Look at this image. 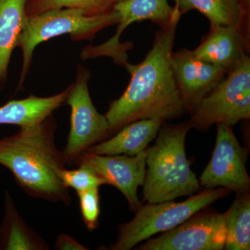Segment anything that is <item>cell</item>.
<instances>
[{
  "mask_svg": "<svg viewBox=\"0 0 250 250\" xmlns=\"http://www.w3.org/2000/svg\"><path fill=\"white\" fill-rule=\"evenodd\" d=\"M249 36L235 27L210 24L209 32L192 52L202 60L229 72L249 53Z\"/></svg>",
  "mask_w": 250,
  "mask_h": 250,
  "instance_id": "obj_13",
  "label": "cell"
},
{
  "mask_svg": "<svg viewBox=\"0 0 250 250\" xmlns=\"http://www.w3.org/2000/svg\"><path fill=\"white\" fill-rule=\"evenodd\" d=\"M56 250H86V248L81 244L80 242L69 235L62 233L57 237L56 241Z\"/></svg>",
  "mask_w": 250,
  "mask_h": 250,
  "instance_id": "obj_23",
  "label": "cell"
},
{
  "mask_svg": "<svg viewBox=\"0 0 250 250\" xmlns=\"http://www.w3.org/2000/svg\"><path fill=\"white\" fill-rule=\"evenodd\" d=\"M182 15L197 10L214 25L230 26L249 36L247 0H174Z\"/></svg>",
  "mask_w": 250,
  "mask_h": 250,
  "instance_id": "obj_16",
  "label": "cell"
},
{
  "mask_svg": "<svg viewBox=\"0 0 250 250\" xmlns=\"http://www.w3.org/2000/svg\"><path fill=\"white\" fill-rule=\"evenodd\" d=\"M197 213L183 223L137 248L141 250H221L227 229L225 215L214 211Z\"/></svg>",
  "mask_w": 250,
  "mask_h": 250,
  "instance_id": "obj_9",
  "label": "cell"
},
{
  "mask_svg": "<svg viewBox=\"0 0 250 250\" xmlns=\"http://www.w3.org/2000/svg\"><path fill=\"white\" fill-rule=\"evenodd\" d=\"M227 236L225 249H250V198L248 192L238 194L229 209L224 213Z\"/></svg>",
  "mask_w": 250,
  "mask_h": 250,
  "instance_id": "obj_19",
  "label": "cell"
},
{
  "mask_svg": "<svg viewBox=\"0 0 250 250\" xmlns=\"http://www.w3.org/2000/svg\"><path fill=\"white\" fill-rule=\"evenodd\" d=\"M56 129L51 116L0 139V165L11 172L30 196L69 205L71 199L68 188L60 178L67 161L54 142Z\"/></svg>",
  "mask_w": 250,
  "mask_h": 250,
  "instance_id": "obj_2",
  "label": "cell"
},
{
  "mask_svg": "<svg viewBox=\"0 0 250 250\" xmlns=\"http://www.w3.org/2000/svg\"><path fill=\"white\" fill-rule=\"evenodd\" d=\"M90 76L85 67L78 69L76 81L70 85L65 101L71 108L70 134L62 151L67 163L77 162L89 148L110 134L106 116L97 111L90 98L88 86Z\"/></svg>",
  "mask_w": 250,
  "mask_h": 250,
  "instance_id": "obj_7",
  "label": "cell"
},
{
  "mask_svg": "<svg viewBox=\"0 0 250 250\" xmlns=\"http://www.w3.org/2000/svg\"><path fill=\"white\" fill-rule=\"evenodd\" d=\"M70 86L53 96L41 98L30 95L19 100H11L0 106V125H17L20 127L40 123L66 101Z\"/></svg>",
  "mask_w": 250,
  "mask_h": 250,
  "instance_id": "obj_15",
  "label": "cell"
},
{
  "mask_svg": "<svg viewBox=\"0 0 250 250\" xmlns=\"http://www.w3.org/2000/svg\"><path fill=\"white\" fill-rule=\"evenodd\" d=\"M229 191L224 188L207 189L184 202L167 201L141 206L136 209L134 218L120 227L118 240L110 250H131L156 233L170 231L227 196Z\"/></svg>",
  "mask_w": 250,
  "mask_h": 250,
  "instance_id": "obj_5",
  "label": "cell"
},
{
  "mask_svg": "<svg viewBox=\"0 0 250 250\" xmlns=\"http://www.w3.org/2000/svg\"><path fill=\"white\" fill-rule=\"evenodd\" d=\"M113 10L119 17L116 34L102 45L85 48L82 52L83 59L108 57L116 63L126 66L129 63L126 51L130 47L120 42L123 31L132 23L143 21H151L159 27H164L174 13L168 0H120Z\"/></svg>",
  "mask_w": 250,
  "mask_h": 250,
  "instance_id": "obj_10",
  "label": "cell"
},
{
  "mask_svg": "<svg viewBox=\"0 0 250 250\" xmlns=\"http://www.w3.org/2000/svg\"><path fill=\"white\" fill-rule=\"evenodd\" d=\"M5 213L0 226V250H49L47 242L26 224L6 192Z\"/></svg>",
  "mask_w": 250,
  "mask_h": 250,
  "instance_id": "obj_18",
  "label": "cell"
},
{
  "mask_svg": "<svg viewBox=\"0 0 250 250\" xmlns=\"http://www.w3.org/2000/svg\"><path fill=\"white\" fill-rule=\"evenodd\" d=\"M114 10L108 14L88 16L82 10L56 9L28 16L18 39L22 51V67L18 86H22L30 70L33 54L39 44L57 36L70 34L73 41L92 40L99 31L118 24Z\"/></svg>",
  "mask_w": 250,
  "mask_h": 250,
  "instance_id": "obj_4",
  "label": "cell"
},
{
  "mask_svg": "<svg viewBox=\"0 0 250 250\" xmlns=\"http://www.w3.org/2000/svg\"><path fill=\"white\" fill-rule=\"evenodd\" d=\"M82 219L89 231L98 228L100 214L99 188L77 192Z\"/></svg>",
  "mask_w": 250,
  "mask_h": 250,
  "instance_id": "obj_22",
  "label": "cell"
},
{
  "mask_svg": "<svg viewBox=\"0 0 250 250\" xmlns=\"http://www.w3.org/2000/svg\"><path fill=\"white\" fill-rule=\"evenodd\" d=\"M147 149L135 156L100 155L85 152L77 161L95 171L106 184L117 188L126 197L130 207L136 210L141 207L138 188L144 184Z\"/></svg>",
  "mask_w": 250,
  "mask_h": 250,
  "instance_id": "obj_11",
  "label": "cell"
},
{
  "mask_svg": "<svg viewBox=\"0 0 250 250\" xmlns=\"http://www.w3.org/2000/svg\"><path fill=\"white\" fill-rule=\"evenodd\" d=\"M164 121L161 118H151L132 122L123 126L111 139L92 146L86 152L100 155H136L147 149Z\"/></svg>",
  "mask_w": 250,
  "mask_h": 250,
  "instance_id": "obj_14",
  "label": "cell"
},
{
  "mask_svg": "<svg viewBox=\"0 0 250 250\" xmlns=\"http://www.w3.org/2000/svg\"><path fill=\"white\" fill-rule=\"evenodd\" d=\"M246 161V151L237 140L231 126L217 124L214 150L200 177V185L207 189L224 188L238 194L248 192L250 179Z\"/></svg>",
  "mask_w": 250,
  "mask_h": 250,
  "instance_id": "obj_8",
  "label": "cell"
},
{
  "mask_svg": "<svg viewBox=\"0 0 250 250\" xmlns=\"http://www.w3.org/2000/svg\"><path fill=\"white\" fill-rule=\"evenodd\" d=\"M191 113V127L208 129L214 124L232 126L250 118V58L247 54Z\"/></svg>",
  "mask_w": 250,
  "mask_h": 250,
  "instance_id": "obj_6",
  "label": "cell"
},
{
  "mask_svg": "<svg viewBox=\"0 0 250 250\" xmlns=\"http://www.w3.org/2000/svg\"><path fill=\"white\" fill-rule=\"evenodd\" d=\"M27 0H0V90L7 79L11 54L28 18Z\"/></svg>",
  "mask_w": 250,
  "mask_h": 250,
  "instance_id": "obj_17",
  "label": "cell"
},
{
  "mask_svg": "<svg viewBox=\"0 0 250 250\" xmlns=\"http://www.w3.org/2000/svg\"><path fill=\"white\" fill-rule=\"evenodd\" d=\"M171 63L186 111L190 113L228 73L223 67L202 60L187 49L172 52Z\"/></svg>",
  "mask_w": 250,
  "mask_h": 250,
  "instance_id": "obj_12",
  "label": "cell"
},
{
  "mask_svg": "<svg viewBox=\"0 0 250 250\" xmlns=\"http://www.w3.org/2000/svg\"><path fill=\"white\" fill-rule=\"evenodd\" d=\"M182 14L174 6L172 19L156 31L152 48L142 62L125 66L131 75L129 85L112 102L106 120L110 133L143 119H173L186 111L171 63L176 32Z\"/></svg>",
  "mask_w": 250,
  "mask_h": 250,
  "instance_id": "obj_1",
  "label": "cell"
},
{
  "mask_svg": "<svg viewBox=\"0 0 250 250\" xmlns=\"http://www.w3.org/2000/svg\"><path fill=\"white\" fill-rule=\"evenodd\" d=\"M60 178L65 187L75 189L77 192L106 184L104 179L85 165H80L75 170L63 169L60 172Z\"/></svg>",
  "mask_w": 250,
  "mask_h": 250,
  "instance_id": "obj_21",
  "label": "cell"
},
{
  "mask_svg": "<svg viewBox=\"0 0 250 250\" xmlns=\"http://www.w3.org/2000/svg\"><path fill=\"white\" fill-rule=\"evenodd\" d=\"M120 0H27V16L56 9L82 10L88 16H101L113 10Z\"/></svg>",
  "mask_w": 250,
  "mask_h": 250,
  "instance_id": "obj_20",
  "label": "cell"
},
{
  "mask_svg": "<svg viewBox=\"0 0 250 250\" xmlns=\"http://www.w3.org/2000/svg\"><path fill=\"white\" fill-rule=\"evenodd\" d=\"M190 128L189 122L161 126L155 144L147 149L143 187V197L148 203L172 201L200 190V182L186 154V139Z\"/></svg>",
  "mask_w": 250,
  "mask_h": 250,
  "instance_id": "obj_3",
  "label": "cell"
}]
</instances>
